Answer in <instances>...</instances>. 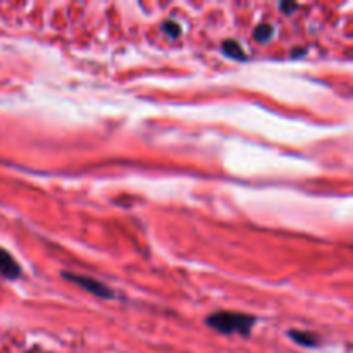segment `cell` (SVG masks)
<instances>
[{
	"instance_id": "obj_2",
	"label": "cell",
	"mask_w": 353,
	"mask_h": 353,
	"mask_svg": "<svg viewBox=\"0 0 353 353\" xmlns=\"http://www.w3.org/2000/svg\"><path fill=\"white\" fill-rule=\"evenodd\" d=\"M62 278L68 279V281L74 282V284L81 286L83 290H86L88 293H92L93 296L98 298H114L116 294L108 286H106L104 282L96 281L90 276H81V274H72V272H62Z\"/></svg>"
},
{
	"instance_id": "obj_3",
	"label": "cell",
	"mask_w": 353,
	"mask_h": 353,
	"mask_svg": "<svg viewBox=\"0 0 353 353\" xmlns=\"http://www.w3.org/2000/svg\"><path fill=\"white\" fill-rule=\"evenodd\" d=\"M0 274L6 278H18L21 274V267L9 252L0 248Z\"/></svg>"
},
{
	"instance_id": "obj_8",
	"label": "cell",
	"mask_w": 353,
	"mask_h": 353,
	"mask_svg": "<svg viewBox=\"0 0 353 353\" xmlns=\"http://www.w3.org/2000/svg\"><path fill=\"white\" fill-rule=\"evenodd\" d=\"M279 7H281L282 12L290 14V12H292V10L296 9V4H281V6H279Z\"/></svg>"
},
{
	"instance_id": "obj_4",
	"label": "cell",
	"mask_w": 353,
	"mask_h": 353,
	"mask_svg": "<svg viewBox=\"0 0 353 353\" xmlns=\"http://www.w3.org/2000/svg\"><path fill=\"white\" fill-rule=\"evenodd\" d=\"M288 334H290V338H292L293 341H296L298 344H302V346H317V344H319V338H317L316 334H312V332L292 329Z\"/></svg>"
},
{
	"instance_id": "obj_1",
	"label": "cell",
	"mask_w": 353,
	"mask_h": 353,
	"mask_svg": "<svg viewBox=\"0 0 353 353\" xmlns=\"http://www.w3.org/2000/svg\"><path fill=\"white\" fill-rule=\"evenodd\" d=\"M257 322L254 316L242 312H216L207 317V324L222 334H245L248 336Z\"/></svg>"
},
{
	"instance_id": "obj_5",
	"label": "cell",
	"mask_w": 353,
	"mask_h": 353,
	"mask_svg": "<svg viewBox=\"0 0 353 353\" xmlns=\"http://www.w3.org/2000/svg\"><path fill=\"white\" fill-rule=\"evenodd\" d=\"M222 52L226 54L228 57L231 59H236V60H245V52L243 48L240 46V44L236 40H224L222 42Z\"/></svg>"
},
{
	"instance_id": "obj_6",
	"label": "cell",
	"mask_w": 353,
	"mask_h": 353,
	"mask_svg": "<svg viewBox=\"0 0 353 353\" xmlns=\"http://www.w3.org/2000/svg\"><path fill=\"white\" fill-rule=\"evenodd\" d=\"M272 33H274V28L270 24H260L257 30H255L254 36H255V40L257 42L264 44V42H267L270 36H272Z\"/></svg>"
},
{
	"instance_id": "obj_7",
	"label": "cell",
	"mask_w": 353,
	"mask_h": 353,
	"mask_svg": "<svg viewBox=\"0 0 353 353\" xmlns=\"http://www.w3.org/2000/svg\"><path fill=\"white\" fill-rule=\"evenodd\" d=\"M160 28L166 34H169L170 38H178L181 34V26L174 21H164L160 24Z\"/></svg>"
}]
</instances>
